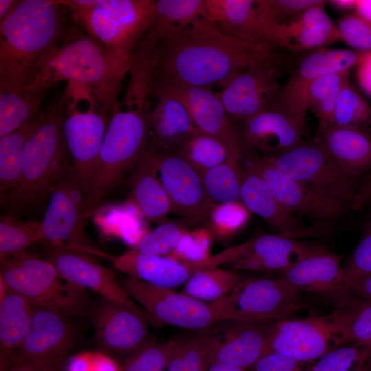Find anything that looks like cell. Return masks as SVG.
Listing matches in <instances>:
<instances>
[{
    "instance_id": "obj_16",
    "label": "cell",
    "mask_w": 371,
    "mask_h": 371,
    "mask_svg": "<svg viewBox=\"0 0 371 371\" xmlns=\"http://www.w3.org/2000/svg\"><path fill=\"white\" fill-rule=\"evenodd\" d=\"M152 91L164 92L179 100L199 131L219 139L227 144L232 154L244 159L245 147L239 126L227 114L211 88L188 86L153 76Z\"/></svg>"
},
{
    "instance_id": "obj_49",
    "label": "cell",
    "mask_w": 371,
    "mask_h": 371,
    "mask_svg": "<svg viewBox=\"0 0 371 371\" xmlns=\"http://www.w3.org/2000/svg\"><path fill=\"white\" fill-rule=\"evenodd\" d=\"M186 230L174 222H164L147 232L133 249L148 254L168 256L176 247Z\"/></svg>"
},
{
    "instance_id": "obj_56",
    "label": "cell",
    "mask_w": 371,
    "mask_h": 371,
    "mask_svg": "<svg viewBox=\"0 0 371 371\" xmlns=\"http://www.w3.org/2000/svg\"><path fill=\"white\" fill-rule=\"evenodd\" d=\"M349 286L352 295L371 300V274L352 282Z\"/></svg>"
},
{
    "instance_id": "obj_24",
    "label": "cell",
    "mask_w": 371,
    "mask_h": 371,
    "mask_svg": "<svg viewBox=\"0 0 371 371\" xmlns=\"http://www.w3.org/2000/svg\"><path fill=\"white\" fill-rule=\"evenodd\" d=\"M240 201L278 234L298 239L328 233L306 225L288 211L273 196L258 173L243 161Z\"/></svg>"
},
{
    "instance_id": "obj_25",
    "label": "cell",
    "mask_w": 371,
    "mask_h": 371,
    "mask_svg": "<svg viewBox=\"0 0 371 371\" xmlns=\"http://www.w3.org/2000/svg\"><path fill=\"white\" fill-rule=\"evenodd\" d=\"M303 122L282 109L271 107L240 122L245 155H271L291 148L302 140Z\"/></svg>"
},
{
    "instance_id": "obj_33",
    "label": "cell",
    "mask_w": 371,
    "mask_h": 371,
    "mask_svg": "<svg viewBox=\"0 0 371 371\" xmlns=\"http://www.w3.org/2000/svg\"><path fill=\"white\" fill-rule=\"evenodd\" d=\"M128 201L143 217L157 222H165L168 214L172 212L170 201L159 177L150 144L133 172Z\"/></svg>"
},
{
    "instance_id": "obj_30",
    "label": "cell",
    "mask_w": 371,
    "mask_h": 371,
    "mask_svg": "<svg viewBox=\"0 0 371 371\" xmlns=\"http://www.w3.org/2000/svg\"><path fill=\"white\" fill-rule=\"evenodd\" d=\"M152 95L150 142L160 149L177 151L198 129L179 100L164 92L152 91Z\"/></svg>"
},
{
    "instance_id": "obj_37",
    "label": "cell",
    "mask_w": 371,
    "mask_h": 371,
    "mask_svg": "<svg viewBox=\"0 0 371 371\" xmlns=\"http://www.w3.org/2000/svg\"><path fill=\"white\" fill-rule=\"evenodd\" d=\"M207 16L206 0L155 1L146 34L157 40L170 31L186 27Z\"/></svg>"
},
{
    "instance_id": "obj_6",
    "label": "cell",
    "mask_w": 371,
    "mask_h": 371,
    "mask_svg": "<svg viewBox=\"0 0 371 371\" xmlns=\"http://www.w3.org/2000/svg\"><path fill=\"white\" fill-rule=\"evenodd\" d=\"M0 278L32 304L67 317L88 313L85 289L64 278L46 258L27 251L1 262Z\"/></svg>"
},
{
    "instance_id": "obj_57",
    "label": "cell",
    "mask_w": 371,
    "mask_h": 371,
    "mask_svg": "<svg viewBox=\"0 0 371 371\" xmlns=\"http://www.w3.org/2000/svg\"><path fill=\"white\" fill-rule=\"evenodd\" d=\"M354 12L371 24V0H357Z\"/></svg>"
},
{
    "instance_id": "obj_21",
    "label": "cell",
    "mask_w": 371,
    "mask_h": 371,
    "mask_svg": "<svg viewBox=\"0 0 371 371\" xmlns=\"http://www.w3.org/2000/svg\"><path fill=\"white\" fill-rule=\"evenodd\" d=\"M88 313L95 340L106 350L133 354L153 339L146 317L104 297L90 307Z\"/></svg>"
},
{
    "instance_id": "obj_38",
    "label": "cell",
    "mask_w": 371,
    "mask_h": 371,
    "mask_svg": "<svg viewBox=\"0 0 371 371\" xmlns=\"http://www.w3.org/2000/svg\"><path fill=\"white\" fill-rule=\"evenodd\" d=\"M243 160L231 153L225 162L202 173L205 192L213 206L240 201Z\"/></svg>"
},
{
    "instance_id": "obj_3",
    "label": "cell",
    "mask_w": 371,
    "mask_h": 371,
    "mask_svg": "<svg viewBox=\"0 0 371 371\" xmlns=\"http://www.w3.org/2000/svg\"><path fill=\"white\" fill-rule=\"evenodd\" d=\"M133 58L117 56L90 35L80 36L55 49L41 66L32 85L25 90L41 93L57 82L67 81L69 85L89 93L112 115Z\"/></svg>"
},
{
    "instance_id": "obj_8",
    "label": "cell",
    "mask_w": 371,
    "mask_h": 371,
    "mask_svg": "<svg viewBox=\"0 0 371 371\" xmlns=\"http://www.w3.org/2000/svg\"><path fill=\"white\" fill-rule=\"evenodd\" d=\"M262 155L283 174L317 194L350 207L361 187L341 170L317 139L302 140L287 150Z\"/></svg>"
},
{
    "instance_id": "obj_31",
    "label": "cell",
    "mask_w": 371,
    "mask_h": 371,
    "mask_svg": "<svg viewBox=\"0 0 371 371\" xmlns=\"http://www.w3.org/2000/svg\"><path fill=\"white\" fill-rule=\"evenodd\" d=\"M0 371H8L14 351L30 328L36 306L0 278Z\"/></svg>"
},
{
    "instance_id": "obj_35",
    "label": "cell",
    "mask_w": 371,
    "mask_h": 371,
    "mask_svg": "<svg viewBox=\"0 0 371 371\" xmlns=\"http://www.w3.org/2000/svg\"><path fill=\"white\" fill-rule=\"evenodd\" d=\"M337 346L354 344L371 350V300L355 295L329 315Z\"/></svg>"
},
{
    "instance_id": "obj_9",
    "label": "cell",
    "mask_w": 371,
    "mask_h": 371,
    "mask_svg": "<svg viewBox=\"0 0 371 371\" xmlns=\"http://www.w3.org/2000/svg\"><path fill=\"white\" fill-rule=\"evenodd\" d=\"M300 293L280 278L241 279L229 293L210 304L221 320L279 321L302 308Z\"/></svg>"
},
{
    "instance_id": "obj_62",
    "label": "cell",
    "mask_w": 371,
    "mask_h": 371,
    "mask_svg": "<svg viewBox=\"0 0 371 371\" xmlns=\"http://www.w3.org/2000/svg\"><path fill=\"white\" fill-rule=\"evenodd\" d=\"M355 371H371V363Z\"/></svg>"
},
{
    "instance_id": "obj_50",
    "label": "cell",
    "mask_w": 371,
    "mask_h": 371,
    "mask_svg": "<svg viewBox=\"0 0 371 371\" xmlns=\"http://www.w3.org/2000/svg\"><path fill=\"white\" fill-rule=\"evenodd\" d=\"M208 365L204 334L177 344L166 371H194Z\"/></svg>"
},
{
    "instance_id": "obj_40",
    "label": "cell",
    "mask_w": 371,
    "mask_h": 371,
    "mask_svg": "<svg viewBox=\"0 0 371 371\" xmlns=\"http://www.w3.org/2000/svg\"><path fill=\"white\" fill-rule=\"evenodd\" d=\"M241 279L234 271L218 267L201 269L188 280L183 293L198 300L211 303L229 293Z\"/></svg>"
},
{
    "instance_id": "obj_11",
    "label": "cell",
    "mask_w": 371,
    "mask_h": 371,
    "mask_svg": "<svg viewBox=\"0 0 371 371\" xmlns=\"http://www.w3.org/2000/svg\"><path fill=\"white\" fill-rule=\"evenodd\" d=\"M243 161L258 173L273 196L288 211L306 218L316 229L329 232L351 210L348 203L317 194L283 174L262 155L250 153Z\"/></svg>"
},
{
    "instance_id": "obj_41",
    "label": "cell",
    "mask_w": 371,
    "mask_h": 371,
    "mask_svg": "<svg viewBox=\"0 0 371 371\" xmlns=\"http://www.w3.org/2000/svg\"><path fill=\"white\" fill-rule=\"evenodd\" d=\"M175 152L185 158L201 174L223 164L231 155L226 144L199 130Z\"/></svg>"
},
{
    "instance_id": "obj_59",
    "label": "cell",
    "mask_w": 371,
    "mask_h": 371,
    "mask_svg": "<svg viewBox=\"0 0 371 371\" xmlns=\"http://www.w3.org/2000/svg\"><path fill=\"white\" fill-rule=\"evenodd\" d=\"M206 371H247V370L218 362H210L207 366Z\"/></svg>"
},
{
    "instance_id": "obj_47",
    "label": "cell",
    "mask_w": 371,
    "mask_h": 371,
    "mask_svg": "<svg viewBox=\"0 0 371 371\" xmlns=\"http://www.w3.org/2000/svg\"><path fill=\"white\" fill-rule=\"evenodd\" d=\"M176 344L175 340L157 343L152 339L127 359L121 371H165Z\"/></svg>"
},
{
    "instance_id": "obj_14",
    "label": "cell",
    "mask_w": 371,
    "mask_h": 371,
    "mask_svg": "<svg viewBox=\"0 0 371 371\" xmlns=\"http://www.w3.org/2000/svg\"><path fill=\"white\" fill-rule=\"evenodd\" d=\"M282 69L273 52L227 80L216 92L229 117L243 122L270 108L281 86Z\"/></svg>"
},
{
    "instance_id": "obj_52",
    "label": "cell",
    "mask_w": 371,
    "mask_h": 371,
    "mask_svg": "<svg viewBox=\"0 0 371 371\" xmlns=\"http://www.w3.org/2000/svg\"><path fill=\"white\" fill-rule=\"evenodd\" d=\"M335 25L341 38L353 50L371 52V24L355 12L344 15Z\"/></svg>"
},
{
    "instance_id": "obj_63",
    "label": "cell",
    "mask_w": 371,
    "mask_h": 371,
    "mask_svg": "<svg viewBox=\"0 0 371 371\" xmlns=\"http://www.w3.org/2000/svg\"><path fill=\"white\" fill-rule=\"evenodd\" d=\"M206 369H207V367H206V368H200V369H198V370H194V371H206Z\"/></svg>"
},
{
    "instance_id": "obj_55",
    "label": "cell",
    "mask_w": 371,
    "mask_h": 371,
    "mask_svg": "<svg viewBox=\"0 0 371 371\" xmlns=\"http://www.w3.org/2000/svg\"><path fill=\"white\" fill-rule=\"evenodd\" d=\"M371 205V172L364 179L360 190L352 204L351 210H361Z\"/></svg>"
},
{
    "instance_id": "obj_45",
    "label": "cell",
    "mask_w": 371,
    "mask_h": 371,
    "mask_svg": "<svg viewBox=\"0 0 371 371\" xmlns=\"http://www.w3.org/2000/svg\"><path fill=\"white\" fill-rule=\"evenodd\" d=\"M370 363V350L347 344L328 350L307 369L308 371H355Z\"/></svg>"
},
{
    "instance_id": "obj_28",
    "label": "cell",
    "mask_w": 371,
    "mask_h": 371,
    "mask_svg": "<svg viewBox=\"0 0 371 371\" xmlns=\"http://www.w3.org/2000/svg\"><path fill=\"white\" fill-rule=\"evenodd\" d=\"M317 139L350 178L359 181L371 172V128L333 126Z\"/></svg>"
},
{
    "instance_id": "obj_15",
    "label": "cell",
    "mask_w": 371,
    "mask_h": 371,
    "mask_svg": "<svg viewBox=\"0 0 371 371\" xmlns=\"http://www.w3.org/2000/svg\"><path fill=\"white\" fill-rule=\"evenodd\" d=\"M68 318L36 306L29 332L12 353L8 371L19 368H63L74 338Z\"/></svg>"
},
{
    "instance_id": "obj_17",
    "label": "cell",
    "mask_w": 371,
    "mask_h": 371,
    "mask_svg": "<svg viewBox=\"0 0 371 371\" xmlns=\"http://www.w3.org/2000/svg\"><path fill=\"white\" fill-rule=\"evenodd\" d=\"M325 247L281 234H265L211 257V267L229 265L233 269L282 271Z\"/></svg>"
},
{
    "instance_id": "obj_32",
    "label": "cell",
    "mask_w": 371,
    "mask_h": 371,
    "mask_svg": "<svg viewBox=\"0 0 371 371\" xmlns=\"http://www.w3.org/2000/svg\"><path fill=\"white\" fill-rule=\"evenodd\" d=\"M368 52L353 49L319 47L308 53L299 63L274 101L286 98L309 82L331 74L350 71Z\"/></svg>"
},
{
    "instance_id": "obj_27",
    "label": "cell",
    "mask_w": 371,
    "mask_h": 371,
    "mask_svg": "<svg viewBox=\"0 0 371 371\" xmlns=\"http://www.w3.org/2000/svg\"><path fill=\"white\" fill-rule=\"evenodd\" d=\"M350 74L346 71L317 78L292 95L274 101L271 107L282 109L305 123L306 113L311 111L319 120L318 131H323L332 126L337 98L349 80Z\"/></svg>"
},
{
    "instance_id": "obj_22",
    "label": "cell",
    "mask_w": 371,
    "mask_h": 371,
    "mask_svg": "<svg viewBox=\"0 0 371 371\" xmlns=\"http://www.w3.org/2000/svg\"><path fill=\"white\" fill-rule=\"evenodd\" d=\"M335 347V328L329 315L286 318L270 328L267 352H278L302 363L316 361Z\"/></svg>"
},
{
    "instance_id": "obj_36",
    "label": "cell",
    "mask_w": 371,
    "mask_h": 371,
    "mask_svg": "<svg viewBox=\"0 0 371 371\" xmlns=\"http://www.w3.org/2000/svg\"><path fill=\"white\" fill-rule=\"evenodd\" d=\"M45 113L41 111L17 130L0 137L1 196L16 186L21 175L25 144L42 124Z\"/></svg>"
},
{
    "instance_id": "obj_26",
    "label": "cell",
    "mask_w": 371,
    "mask_h": 371,
    "mask_svg": "<svg viewBox=\"0 0 371 371\" xmlns=\"http://www.w3.org/2000/svg\"><path fill=\"white\" fill-rule=\"evenodd\" d=\"M326 3L313 6L295 19L273 28L266 43L297 52L313 51L341 41L335 23L324 9Z\"/></svg>"
},
{
    "instance_id": "obj_53",
    "label": "cell",
    "mask_w": 371,
    "mask_h": 371,
    "mask_svg": "<svg viewBox=\"0 0 371 371\" xmlns=\"http://www.w3.org/2000/svg\"><path fill=\"white\" fill-rule=\"evenodd\" d=\"M252 371H308L301 362L275 352H266L251 368Z\"/></svg>"
},
{
    "instance_id": "obj_19",
    "label": "cell",
    "mask_w": 371,
    "mask_h": 371,
    "mask_svg": "<svg viewBox=\"0 0 371 371\" xmlns=\"http://www.w3.org/2000/svg\"><path fill=\"white\" fill-rule=\"evenodd\" d=\"M259 322L222 320L203 333L208 363L247 370L267 352L270 328Z\"/></svg>"
},
{
    "instance_id": "obj_13",
    "label": "cell",
    "mask_w": 371,
    "mask_h": 371,
    "mask_svg": "<svg viewBox=\"0 0 371 371\" xmlns=\"http://www.w3.org/2000/svg\"><path fill=\"white\" fill-rule=\"evenodd\" d=\"M120 284L157 324L206 330L222 321L210 303L177 293L172 289L157 287L130 277L121 280Z\"/></svg>"
},
{
    "instance_id": "obj_60",
    "label": "cell",
    "mask_w": 371,
    "mask_h": 371,
    "mask_svg": "<svg viewBox=\"0 0 371 371\" xmlns=\"http://www.w3.org/2000/svg\"><path fill=\"white\" fill-rule=\"evenodd\" d=\"M18 1L1 0L0 1V19L3 21L11 12Z\"/></svg>"
},
{
    "instance_id": "obj_1",
    "label": "cell",
    "mask_w": 371,
    "mask_h": 371,
    "mask_svg": "<svg viewBox=\"0 0 371 371\" xmlns=\"http://www.w3.org/2000/svg\"><path fill=\"white\" fill-rule=\"evenodd\" d=\"M273 52L220 31L207 18L157 38L153 76L188 86L221 85Z\"/></svg>"
},
{
    "instance_id": "obj_43",
    "label": "cell",
    "mask_w": 371,
    "mask_h": 371,
    "mask_svg": "<svg viewBox=\"0 0 371 371\" xmlns=\"http://www.w3.org/2000/svg\"><path fill=\"white\" fill-rule=\"evenodd\" d=\"M333 126L371 128V106L350 85L349 80L342 87L337 98Z\"/></svg>"
},
{
    "instance_id": "obj_48",
    "label": "cell",
    "mask_w": 371,
    "mask_h": 371,
    "mask_svg": "<svg viewBox=\"0 0 371 371\" xmlns=\"http://www.w3.org/2000/svg\"><path fill=\"white\" fill-rule=\"evenodd\" d=\"M249 216L240 201L215 205L208 218L210 232L219 238L229 237L244 227Z\"/></svg>"
},
{
    "instance_id": "obj_10",
    "label": "cell",
    "mask_w": 371,
    "mask_h": 371,
    "mask_svg": "<svg viewBox=\"0 0 371 371\" xmlns=\"http://www.w3.org/2000/svg\"><path fill=\"white\" fill-rule=\"evenodd\" d=\"M63 117L62 132L72 173L85 199L96 179L100 150L111 115L91 99L85 110L73 100Z\"/></svg>"
},
{
    "instance_id": "obj_34",
    "label": "cell",
    "mask_w": 371,
    "mask_h": 371,
    "mask_svg": "<svg viewBox=\"0 0 371 371\" xmlns=\"http://www.w3.org/2000/svg\"><path fill=\"white\" fill-rule=\"evenodd\" d=\"M208 19L223 33L266 44L255 0H206Z\"/></svg>"
},
{
    "instance_id": "obj_12",
    "label": "cell",
    "mask_w": 371,
    "mask_h": 371,
    "mask_svg": "<svg viewBox=\"0 0 371 371\" xmlns=\"http://www.w3.org/2000/svg\"><path fill=\"white\" fill-rule=\"evenodd\" d=\"M85 201L71 172L50 195L41 222L43 244L108 260L110 254L98 249L85 232Z\"/></svg>"
},
{
    "instance_id": "obj_44",
    "label": "cell",
    "mask_w": 371,
    "mask_h": 371,
    "mask_svg": "<svg viewBox=\"0 0 371 371\" xmlns=\"http://www.w3.org/2000/svg\"><path fill=\"white\" fill-rule=\"evenodd\" d=\"M324 1L323 0L256 1L265 43L267 34L273 28L295 19L306 10Z\"/></svg>"
},
{
    "instance_id": "obj_7",
    "label": "cell",
    "mask_w": 371,
    "mask_h": 371,
    "mask_svg": "<svg viewBox=\"0 0 371 371\" xmlns=\"http://www.w3.org/2000/svg\"><path fill=\"white\" fill-rule=\"evenodd\" d=\"M155 2L99 0L96 5L73 14L89 34L109 51L131 59L149 28Z\"/></svg>"
},
{
    "instance_id": "obj_46",
    "label": "cell",
    "mask_w": 371,
    "mask_h": 371,
    "mask_svg": "<svg viewBox=\"0 0 371 371\" xmlns=\"http://www.w3.org/2000/svg\"><path fill=\"white\" fill-rule=\"evenodd\" d=\"M211 233L205 228L186 230L174 250L168 256L197 270L207 268L210 256Z\"/></svg>"
},
{
    "instance_id": "obj_58",
    "label": "cell",
    "mask_w": 371,
    "mask_h": 371,
    "mask_svg": "<svg viewBox=\"0 0 371 371\" xmlns=\"http://www.w3.org/2000/svg\"><path fill=\"white\" fill-rule=\"evenodd\" d=\"M328 3L339 10H355L357 0H331L328 1Z\"/></svg>"
},
{
    "instance_id": "obj_51",
    "label": "cell",
    "mask_w": 371,
    "mask_h": 371,
    "mask_svg": "<svg viewBox=\"0 0 371 371\" xmlns=\"http://www.w3.org/2000/svg\"><path fill=\"white\" fill-rule=\"evenodd\" d=\"M342 267L348 285L371 274V213L363 223L359 240Z\"/></svg>"
},
{
    "instance_id": "obj_61",
    "label": "cell",
    "mask_w": 371,
    "mask_h": 371,
    "mask_svg": "<svg viewBox=\"0 0 371 371\" xmlns=\"http://www.w3.org/2000/svg\"><path fill=\"white\" fill-rule=\"evenodd\" d=\"M9 371H63V368H19Z\"/></svg>"
},
{
    "instance_id": "obj_54",
    "label": "cell",
    "mask_w": 371,
    "mask_h": 371,
    "mask_svg": "<svg viewBox=\"0 0 371 371\" xmlns=\"http://www.w3.org/2000/svg\"><path fill=\"white\" fill-rule=\"evenodd\" d=\"M356 76L361 89L371 97V52L356 67Z\"/></svg>"
},
{
    "instance_id": "obj_42",
    "label": "cell",
    "mask_w": 371,
    "mask_h": 371,
    "mask_svg": "<svg viewBox=\"0 0 371 371\" xmlns=\"http://www.w3.org/2000/svg\"><path fill=\"white\" fill-rule=\"evenodd\" d=\"M35 243H43L41 222L23 221L10 214L1 216L0 260L26 251Z\"/></svg>"
},
{
    "instance_id": "obj_29",
    "label": "cell",
    "mask_w": 371,
    "mask_h": 371,
    "mask_svg": "<svg viewBox=\"0 0 371 371\" xmlns=\"http://www.w3.org/2000/svg\"><path fill=\"white\" fill-rule=\"evenodd\" d=\"M128 277L153 286L173 289L186 283L197 269L169 256H157L140 252L135 249L109 260Z\"/></svg>"
},
{
    "instance_id": "obj_18",
    "label": "cell",
    "mask_w": 371,
    "mask_h": 371,
    "mask_svg": "<svg viewBox=\"0 0 371 371\" xmlns=\"http://www.w3.org/2000/svg\"><path fill=\"white\" fill-rule=\"evenodd\" d=\"M150 144L172 212L192 223L208 221L214 206L206 194L201 172L177 152Z\"/></svg>"
},
{
    "instance_id": "obj_39",
    "label": "cell",
    "mask_w": 371,
    "mask_h": 371,
    "mask_svg": "<svg viewBox=\"0 0 371 371\" xmlns=\"http://www.w3.org/2000/svg\"><path fill=\"white\" fill-rule=\"evenodd\" d=\"M41 93L30 90L0 92V137L31 120L41 111Z\"/></svg>"
},
{
    "instance_id": "obj_20",
    "label": "cell",
    "mask_w": 371,
    "mask_h": 371,
    "mask_svg": "<svg viewBox=\"0 0 371 371\" xmlns=\"http://www.w3.org/2000/svg\"><path fill=\"white\" fill-rule=\"evenodd\" d=\"M45 245V258L67 281L82 289H89L102 297L131 308L146 317L151 324H157L151 316L128 296L111 269L87 254Z\"/></svg>"
},
{
    "instance_id": "obj_4",
    "label": "cell",
    "mask_w": 371,
    "mask_h": 371,
    "mask_svg": "<svg viewBox=\"0 0 371 371\" xmlns=\"http://www.w3.org/2000/svg\"><path fill=\"white\" fill-rule=\"evenodd\" d=\"M152 101L146 95L126 91L109 122L94 186L85 201L83 216L91 217L100 202L134 172L150 144Z\"/></svg>"
},
{
    "instance_id": "obj_2",
    "label": "cell",
    "mask_w": 371,
    "mask_h": 371,
    "mask_svg": "<svg viewBox=\"0 0 371 371\" xmlns=\"http://www.w3.org/2000/svg\"><path fill=\"white\" fill-rule=\"evenodd\" d=\"M60 6L51 0H23L0 23V92L28 89L60 45Z\"/></svg>"
},
{
    "instance_id": "obj_23",
    "label": "cell",
    "mask_w": 371,
    "mask_h": 371,
    "mask_svg": "<svg viewBox=\"0 0 371 371\" xmlns=\"http://www.w3.org/2000/svg\"><path fill=\"white\" fill-rule=\"evenodd\" d=\"M280 278L301 291L316 293L336 308L351 297L339 256L326 247L298 260L280 272Z\"/></svg>"
},
{
    "instance_id": "obj_5",
    "label": "cell",
    "mask_w": 371,
    "mask_h": 371,
    "mask_svg": "<svg viewBox=\"0 0 371 371\" xmlns=\"http://www.w3.org/2000/svg\"><path fill=\"white\" fill-rule=\"evenodd\" d=\"M59 109L46 111L44 120L27 141L16 186L1 196V207L17 217L43 207L56 186L72 172L62 132Z\"/></svg>"
}]
</instances>
